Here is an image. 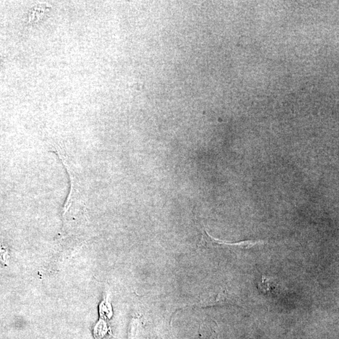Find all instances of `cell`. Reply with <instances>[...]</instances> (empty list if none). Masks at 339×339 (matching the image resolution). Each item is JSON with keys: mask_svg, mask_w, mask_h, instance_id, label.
Wrapping results in <instances>:
<instances>
[{"mask_svg": "<svg viewBox=\"0 0 339 339\" xmlns=\"http://www.w3.org/2000/svg\"><path fill=\"white\" fill-rule=\"evenodd\" d=\"M106 319L101 318L94 326L93 334L95 339H103L106 335L111 334V329L107 323Z\"/></svg>", "mask_w": 339, "mask_h": 339, "instance_id": "1", "label": "cell"}, {"mask_svg": "<svg viewBox=\"0 0 339 339\" xmlns=\"http://www.w3.org/2000/svg\"><path fill=\"white\" fill-rule=\"evenodd\" d=\"M99 315L101 318L109 320L113 316V310L110 302L109 301V297H107L101 302L99 306Z\"/></svg>", "mask_w": 339, "mask_h": 339, "instance_id": "2", "label": "cell"}, {"mask_svg": "<svg viewBox=\"0 0 339 339\" xmlns=\"http://www.w3.org/2000/svg\"><path fill=\"white\" fill-rule=\"evenodd\" d=\"M276 285L273 284V283L268 280L267 278L264 276L262 277V282L258 285V289L261 291L265 294L268 293H273L276 290Z\"/></svg>", "mask_w": 339, "mask_h": 339, "instance_id": "3", "label": "cell"}]
</instances>
